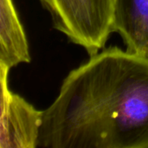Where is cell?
<instances>
[{"label":"cell","instance_id":"1","mask_svg":"<svg viewBox=\"0 0 148 148\" xmlns=\"http://www.w3.org/2000/svg\"><path fill=\"white\" fill-rule=\"evenodd\" d=\"M37 147L148 148V60L114 46L70 71Z\"/></svg>","mask_w":148,"mask_h":148},{"label":"cell","instance_id":"2","mask_svg":"<svg viewBox=\"0 0 148 148\" xmlns=\"http://www.w3.org/2000/svg\"><path fill=\"white\" fill-rule=\"evenodd\" d=\"M52 25L89 56L104 48L113 33L115 0H39Z\"/></svg>","mask_w":148,"mask_h":148},{"label":"cell","instance_id":"3","mask_svg":"<svg viewBox=\"0 0 148 148\" xmlns=\"http://www.w3.org/2000/svg\"><path fill=\"white\" fill-rule=\"evenodd\" d=\"M9 69L0 65L2 88L0 148H37L42 111L8 87Z\"/></svg>","mask_w":148,"mask_h":148},{"label":"cell","instance_id":"4","mask_svg":"<svg viewBox=\"0 0 148 148\" xmlns=\"http://www.w3.org/2000/svg\"><path fill=\"white\" fill-rule=\"evenodd\" d=\"M113 32L126 50L148 60V0H115Z\"/></svg>","mask_w":148,"mask_h":148},{"label":"cell","instance_id":"5","mask_svg":"<svg viewBox=\"0 0 148 148\" xmlns=\"http://www.w3.org/2000/svg\"><path fill=\"white\" fill-rule=\"evenodd\" d=\"M28 41L12 0H0V65L10 69L29 62Z\"/></svg>","mask_w":148,"mask_h":148}]
</instances>
